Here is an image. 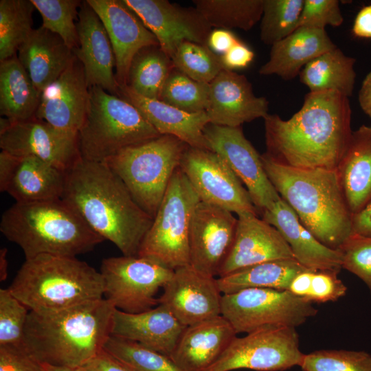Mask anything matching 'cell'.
<instances>
[{"label": "cell", "instance_id": "cell-14", "mask_svg": "<svg viewBox=\"0 0 371 371\" xmlns=\"http://www.w3.org/2000/svg\"><path fill=\"white\" fill-rule=\"evenodd\" d=\"M204 136L210 150L218 154L244 184L251 199L262 212L281 198L269 180L261 159L240 127L208 124Z\"/></svg>", "mask_w": 371, "mask_h": 371}, {"label": "cell", "instance_id": "cell-51", "mask_svg": "<svg viewBox=\"0 0 371 371\" xmlns=\"http://www.w3.org/2000/svg\"><path fill=\"white\" fill-rule=\"evenodd\" d=\"M80 368L85 371H133L126 364L104 350Z\"/></svg>", "mask_w": 371, "mask_h": 371}, {"label": "cell", "instance_id": "cell-21", "mask_svg": "<svg viewBox=\"0 0 371 371\" xmlns=\"http://www.w3.org/2000/svg\"><path fill=\"white\" fill-rule=\"evenodd\" d=\"M209 100L205 113L210 124L240 127L245 122L265 118L269 102L256 96L246 76L223 69L209 84Z\"/></svg>", "mask_w": 371, "mask_h": 371}, {"label": "cell", "instance_id": "cell-26", "mask_svg": "<svg viewBox=\"0 0 371 371\" xmlns=\"http://www.w3.org/2000/svg\"><path fill=\"white\" fill-rule=\"evenodd\" d=\"M187 326L164 306L139 313L115 309L112 335L170 357Z\"/></svg>", "mask_w": 371, "mask_h": 371}, {"label": "cell", "instance_id": "cell-32", "mask_svg": "<svg viewBox=\"0 0 371 371\" xmlns=\"http://www.w3.org/2000/svg\"><path fill=\"white\" fill-rule=\"evenodd\" d=\"M41 93L16 55L0 62V113L12 122L34 117Z\"/></svg>", "mask_w": 371, "mask_h": 371}, {"label": "cell", "instance_id": "cell-1", "mask_svg": "<svg viewBox=\"0 0 371 371\" xmlns=\"http://www.w3.org/2000/svg\"><path fill=\"white\" fill-rule=\"evenodd\" d=\"M351 114L348 97L309 91L289 120L269 113L264 118L265 154L291 167L337 170L353 132Z\"/></svg>", "mask_w": 371, "mask_h": 371}, {"label": "cell", "instance_id": "cell-45", "mask_svg": "<svg viewBox=\"0 0 371 371\" xmlns=\"http://www.w3.org/2000/svg\"><path fill=\"white\" fill-rule=\"evenodd\" d=\"M339 249L342 254V269L359 278L371 295V237L352 233Z\"/></svg>", "mask_w": 371, "mask_h": 371}, {"label": "cell", "instance_id": "cell-7", "mask_svg": "<svg viewBox=\"0 0 371 371\" xmlns=\"http://www.w3.org/2000/svg\"><path fill=\"white\" fill-rule=\"evenodd\" d=\"M159 135L131 103L101 87L89 88L87 112L77 134L82 159L103 162L125 148Z\"/></svg>", "mask_w": 371, "mask_h": 371}, {"label": "cell", "instance_id": "cell-25", "mask_svg": "<svg viewBox=\"0 0 371 371\" xmlns=\"http://www.w3.org/2000/svg\"><path fill=\"white\" fill-rule=\"evenodd\" d=\"M261 213L262 218L280 232L291 249L295 259L301 265L314 271L339 273L342 269L341 251L320 243L282 199L271 209Z\"/></svg>", "mask_w": 371, "mask_h": 371}, {"label": "cell", "instance_id": "cell-4", "mask_svg": "<svg viewBox=\"0 0 371 371\" xmlns=\"http://www.w3.org/2000/svg\"><path fill=\"white\" fill-rule=\"evenodd\" d=\"M265 172L300 222L325 246L339 249L352 233V213L337 170L303 169L261 155Z\"/></svg>", "mask_w": 371, "mask_h": 371}, {"label": "cell", "instance_id": "cell-40", "mask_svg": "<svg viewBox=\"0 0 371 371\" xmlns=\"http://www.w3.org/2000/svg\"><path fill=\"white\" fill-rule=\"evenodd\" d=\"M210 86L196 81L175 68L169 75L159 100L190 113L205 112Z\"/></svg>", "mask_w": 371, "mask_h": 371}, {"label": "cell", "instance_id": "cell-30", "mask_svg": "<svg viewBox=\"0 0 371 371\" xmlns=\"http://www.w3.org/2000/svg\"><path fill=\"white\" fill-rule=\"evenodd\" d=\"M17 52L18 59L41 93L76 57L60 37L42 26L33 29Z\"/></svg>", "mask_w": 371, "mask_h": 371}, {"label": "cell", "instance_id": "cell-6", "mask_svg": "<svg viewBox=\"0 0 371 371\" xmlns=\"http://www.w3.org/2000/svg\"><path fill=\"white\" fill-rule=\"evenodd\" d=\"M8 289L36 313L58 311L104 298L100 271L76 257L49 254L26 259Z\"/></svg>", "mask_w": 371, "mask_h": 371}, {"label": "cell", "instance_id": "cell-24", "mask_svg": "<svg viewBox=\"0 0 371 371\" xmlns=\"http://www.w3.org/2000/svg\"><path fill=\"white\" fill-rule=\"evenodd\" d=\"M234 240L218 277L267 261L295 258L288 243L273 225L257 215L238 216Z\"/></svg>", "mask_w": 371, "mask_h": 371}, {"label": "cell", "instance_id": "cell-5", "mask_svg": "<svg viewBox=\"0 0 371 371\" xmlns=\"http://www.w3.org/2000/svg\"><path fill=\"white\" fill-rule=\"evenodd\" d=\"M0 231L21 247L25 260L43 254L76 257L104 240L62 199L15 202L3 213Z\"/></svg>", "mask_w": 371, "mask_h": 371}, {"label": "cell", "instance_id": "cell-19", "mask_svg": "<svg viewBox=\"0 0 371 371\" xmlns=\"http://www.w3.org/2000/svg\"><path fill=\"white\" fill-rule=\"evenodd\" d=\"M86 1L106 29L115 55L116 80L120 87L125 86L134 56L146 47L159 45L158 41L124 0Z\"/></svg>", "mask_w": 371, "mask_h": 371}, {"label": "cell", "instance_id": "cell-53", "mask_svg": "<svg viewBox=\"0 0 371 371\" xmlns=\"http://www.w3.org/2000/svg\"><path fill=\"white\" fill-rule=\"evenodd\" d=\"M352 31L355 36L371 38V4L363 7L359 11Z\"/></svg>", "mask_w": 371, "mask_h": 371}, {"label": "cell", "instance_id": "cell-29", "mask_svg": "<svg viewBox=\"0 0 371 371\" xmlns=\"http://www.w3.org/2000/svg\"><path fill=\"white\" fill-rule=\"evenodd\" d=\"M336 47L325 30L299 27L271 45L269 58L260 68L259 74L292 80L312 60Z\"/></svg>", "mask_w": 371, "mask_h": 371}, {"label": "cell", "instance_id": "cell-38", "mask_svg": "<svg viewBox=\"0 0 371 371\" xmlns=\"http://www.w3.org/2000/svg\"><path fill=\"white\" fill-rule=\"evenodd\" d=\"M303 4L304 0H263L261 41L271 46L298 28Z\"/></svg>", "mask_w": 371, "mask_h": 371}, {"label": "cell", "instance_id": "cell-46", "mask_svg": "<svg viewBox=\"0 0 371 371\" xmlns=\"http://www.w3.org/2000/svg\"><path fill=\"white\" fill-rule=\"evenodd\" d=\"M344 17L337 0H304L299 27L325 30L328 25L339 27Z\"/></svg>", "mask_w": 371, "mask_h": 371}, {"label": "cell", "instance_id": "cell-43", "mask_svg": "<svg viewBox=\"0 0 371 371\" xmlns=\"http://www.w3.org/2000/svg\"><path fill=\"white\" fill-rule=\"evenodd\" d=\"M302 371H371V355L365 351L321 350L305 354Z\"/></svg>", "mask_w": 371, "mask_h": 371}, {"label": "cell", "instance_id": "cell-41", "mask_svg": "<svg viewBox=\"0 0 371 371\" xmlns=\"http://www.w3.org/2000/svg\"><path fill=\"white\" fill-rule=\"evenodd\" d=\"M43 19L42 27L58 35L72 50L78 46V0H30Z\"/></svg>", "mask_w": 371, "mask_h": 371}, {"label": "cell", "instance_id": "cell-18", "mask_svg": "<svg viewBox=\"0 0 371 371\" xmlns=\"http://www.w3.org/2000/svg\"><path fill=\"white\" fill-rule=\"evenodd\" d=\"M162 289L159 304L186 326L221 315L223 293L216 278L205 276L190 265L175 269Z\"/></svg>", "mask_w": 371, "mask_h": 371}, {"label": "cell", "instance_id": "cell-47", "mask_svg": "<svg viewBox=\"0 0 371 371\" xmlns=\"http://www.w3.org/2000/svg\"><path fill=\"white\" fill-rule=\"evenodd\" d=\"M335 272L316 271L314 272L310 293L306 299L312 303L335 302L344 296L346 286L338 278Z\"/></svg>", "mask_w": 371, "mask_h": 371}, {"label": "cell", "instance_id": "cell-11", "mask_svg": "<svg viewBox=\"0 0 371 371\" xmlns=\"http://www.w3.org/2000/svg\"><path fill=\"white\" fill-rule=\"evenodd\" d=\"M100 272L104 296L116 309L139 313L159 304L156 294L171 278L174 270L139 256L102 260Z\"/></svg>", "mask_w": 371, "mask_h": 371}, {"label": "cell", "instance_id": "cell-20", "mask_svg": "<svg viewBox=\"0 0 371 371\" xmlns=\"http://www.w3.org/2000/svg\"><path fill=\"white\" fill-rule=\"evenodd\" d=\"M65 172L34 156L0 153V191L18 203L61 199Z\"/></svg>", "mask_w": 371, "mask_h": 371}, {"label": "cell", "instance_id": "cell-37", "mask_svg": "<svg viewBox=\"0 0 371 371\" xmlns=\"http://www.w3.org/2000/svg\"><path fill=\"white\" fill-rule=\"evenodd\" d=\"M30 0L0 1V62L16 55L32 29Z\"/></svg>", "mask_w": 371, "mask_h": 371}, {"label": "cell", "instance_id": "cell-48", "mask_svg": "<svg viewBox=\"0 0 371 371\" xmlns=\"http://www.w3.org/2000/svg\"><path fill=\"white\" fill-rule=\"evenodd\" d=\"M0 371H43L22 345H0Z\"/></svg>", "mask_w": 371, "mask_h": 371}, {"label": "cell", "instance_id": "cell-10", "mask_svg": "<svg viewBox=\"0 0 371 371\" xmlns=\"http://www.w3.org/2000/svg\"><path fill=\"white\" fill-rule=\"evenodd\" d=\"M317 313L313 303L289 291L248 288L223 294L221 315L236 334L265 328H296Z\"/></svg>", "mask_w": 371, "mask_h": 371}, {"label": "cell", "instance_id": "cell-54", "mask_svg": "<svg viewBox=\"0 0 371 371\" xmlns=\"http://www.w3.org/2000/svg\"><path fill=\"white\" fill-rule=\"evenodd\" d=\"M315 271H316L308 269L298 273L291 282L288 291L296 296L306 299L311 291Z\"/></svg>", "mask_w": 371, "mask_h": 371}, {"label": "cell", "instance_id": "cell-16", "mask_svg": "<svg viewBox=\"0 0 371 371\" xmlns=\"http://www.w3.org/2000/svg\"><path fill=\"white\" fill-rule=\"evenodd\" d=\"M0 148L16 156H34L65 172L80 158L77 133L61 131L45 121L10 122L0 131Z\"/></svg>", "mask_w": 371, "mask_h": 371}, {"label": "cell", "instance_id": "cell-35", "mask_svg": "<svg viewBox=\"0 0 371 371\" xmlns=\"http://www.w3.org/2000/svg\"><path fill=\"white\" fill-rule=\"evenodd\" d=\"M174 68L171 58L159 45L146 47L134 56L126 85L143 97L159 100L164 86Z\"/></svg>", "mask_w": 371, "mask_h": 371}, {"label": "cell", "instance_id": "cell-2", "mask_svg": "<svg viewBox=\"0 0 371 371\" xmlns=\"http://www.w3.org/2000/svg\"><path fill=\"white\" fill-rule=\"evenodd\" d=\"M62 199L96 234L124 256H138L153 218L135 201L120 178L104 162L81 157L65 172Z\"/></svg>", "mask_w": 371, "mask_h": 371}, {"label": "cell", "instance_id": "cell-39", "mask_svg": "<svg viewBox=\"0 0 371 371\" xmlns=\"http://www.w3.org/2000/svg\"><path fill=\"white\" fill-rule=\"evenodd\" d=\"M170 58L176 69L201 82L210 84L223 69L221 57L207 45L185 41Z\"/></svg>", "mask_w": 371, "mask_h": 371}, {"label": "cell", "instance_id": "cell-31", "mask_svg": "<svg viewBox=\"0 0 371 371\" xmlns=\"http://www.w3.org/2000/svg\"><path fill=\"white\" fill-rule=\"evenodd\" d=\"M337 171L349 210L357 213L371 200V125L352 132Z\"/></svg>", "mask_w": 371, "mask_h": 371}, {"label": "cell", "instance_id": "cell-36", "mask_svg": "<svg viewBox=\"0 0 371 371\" xmlns=\"http://www.w3.org/2000/svg\"><path fill=\"white\" fill-rule=\"evenodd\" d=\"M194 8L212 28L244 31L260 21L263 0H194Z\"/></svg>", "mask_w": 371, "mask_h": 371}, {"label": "cell", "instance_id": "cell-57", "mask_svg": "<svg viewBox=\"0 0 371 371\" xmlns=\"http://www.w3.org/2000/svg\"><path fill=\"white\" fill-rule=\"evenodd\" d=\"M43 371H85L82 368H68L41 363Z\"/></svg>", "mask_w": 371, "mask_h": 371}, {"label": "cell", "instance_id": "cell-22", "mask_svg": "<svg viewBox=\"0 0 371 371\" xmlns=\"http://www.w3.org/2000/svg\"><path fill=\"white\" fill-rule=\"evenodd\" d=\"M89 98L83 67L75 57L60 76L41 92L34 117L61 131L78 134Z\"/></svg>", "mask_w": 371, "mask_h": 371}, {"label": "cell", "instance_id": "cell-56", "mask_svg": "<svg viewBox=\"0 0 371 371\" xmlns=\"http://www.w3.org/2000/svg\"><path fill=\"white\" fill-rule=\"evenodd\" d=\"M8 249L5 247L0 250V280H5L8 276V262L7 259Z\"/></svg>", "mask_w": 371, "mask_h": 371}, {"label": "cell", "instance_id": "cell-17", "mask_svg": "<svg viewBox=\"0 0 371 371\" xmlns=\"http://www.w3.org/2000/svg\"><path fill=\"white\" fill-rule=\"evenodd\" d=\"M124 1L155 36L170 58L185 41L206 45L212 28L194 7H183L167 0Z\"/></svg>", "mask_w": 371, "mask_h": 371}, {"label": "cell", "instance_id": "cell-13", "mask_svg": "<svg viewBox=\"0 0 371 371\" xmlns=\"http://www.w3.org/2000/svg\"><path fill=\"white\" fill-rule=\"evenodd\" d=\"M179 168L200 201L237 216L257 215L249 192L226 162L216 153L188 146Z\"/></svg>", "mask_w": 371, "mask_h": 371}, {"label": "cell", "instance_id": "cell-8", "mask_svg": "<svg viewBox=\"0 0 371 371\" xmlns=\"http://www.w3.org/2000/svg\"><path fill=\"white\" fill-rule=\"evenodd\" d=\"M188 146L174 136L162 135L125 148L103 162L124 182L136 203L154 218Z\"/></svg>", "mask_w": 371, "mask_h": 371}, {"label": "cell", "instance_id": "cell-49", "mask_svg": "<svg viewBox=\"0 0 371 371\" xmlns=\"http://www.w3.org/2000/svg\"><path fill=\"white\" fill-rule=\"evenodd\" d=\"M220 57L223 69L233 71L247 67L254 60V53L240 41Z\"/></svg>", "mask_w": 371, "mask_h": 371}, {"label": "cell", "instance_id": "cell-50", "mask_svg": "<svg viewBox=\"0 0 371 371\" xmlns=\"http://www.w3.org/2000/svg\"><path fill=\"white\" fill-rule=\"evenodd\" d=\"M240 40L229 30L212 28L206 42L207 46L216 55L221 56Z\"/></svg>", "mask_w": 371, "mask_h": 371}, {"label": "cell", "instance_id": "cell-28", "mask_svg": "<svg viewBox=\"0 0 371 371\" xmlns=\"http://www.w3.org/2000/svg\"><path fill=\"white\" fill-rule=\"evenodd\" d=\"M119 97L134 105L160 135H172L190 147L210 150L204 136L210 124L205 112H185L159 100L143 97L127 85L120 87Z\"/></svg>", "mask_w": 371, "mask_h": 371}, {"label": "cell", "instance_id": "cell-33", "mask_svg": "<svg viewBox=\"0 0 371 371\" xmlns=\"http://www.w3.org/2000/svg\"><path fill=\"white\" fill-rule=\"evenodd\" d=\"M355 61L337 47L305 65L299 74L300 82L310 92L335 91L349 98L355 86Z\"/></svg>", "mask_w": 371, "mask_h": 371}, {"label": "cell", "instance_id": "cell-52", "mask_svg": "<svg viewBox=\"0 0 371 371\" xmlns=\"http://www.w3.org/2000/svg\"><path fill=\"white\" fill-rule=\"evenodd\" d=\"M352 232L371 237V200L361 210L352 214Z\"/></svg>", "mask_w": 371, "mask_h": 371}, {"label": "cell", "instance_id": "cell-34", "mask_svg": "<svg viewBox=\"0 0 371 371\" xmlns=\"http://www.w3.org/2000/svg\"><path fill=\"white\" fill-rule=\"evenodd\" d=\"M295 258L267 261L216 278L223 294L248 288H265L288 291L292 280L308 270Z\"/></svg>", "mask_w": 371, "mask_h": 371}, {"label": "cell", "instance_id": "cell-3", "mask_svg": "<svg viewBox=\"0 0 371 371\" xmlns=\"http://www.w3.org/2000/svg\"><path fill=\"white\" fill-rule=\"evenodd\" d=\"M115 309L102 298L58 311H30L22 346L40 363L82 367L104 350Z\"/></svg>", "mask_w": 371, "mask_h": 371}, {"label": "cell", "instance_id": "cell-42", "mask_svg": "<svg viewBox=\"0 0 371 371\" xmlns=\"http://www.w3.org/2000/svg\"><path fill=\"white\" fill-rule=\"evenodd\" d=\"M104 350L133 371H184L170 357L113 335L109 337Z\"/></svg>", "mask_w": 371, "mask_h": 371}, {"label": "cell", "instance_id": "cell-12", "mask_svg": "<svg viewBox=\"0 0 371 371\" xmlns=\"http://www.w3.org/2000/svg\"><path fill=\"white\" fill-rule=\"evenodd\" d=\"M304 355L300 349L296 328L269 327L242 337L236 336L220 358L205 371H283L300 366Z\"/></svg>", "mask_w": 371, "mask_h": 371}, {"label": "cell", "instance_id": "cell-15", "mask_svg": "<svg viewBox=\"0 0 371 371\" xmlns=\"http://www.w3.org/2000/svg\"><path fill=\"white\" fill-rule=\"evenodd\" d=\"M238 218L233 213L199 201L189 229V265L211 277L219 270L232 247Z\"/></svg>", "mask_w": 371, "mask_h": 371}, {"label": "cell", "instance_id": "cell-9", "mask_svg": "<svg viewBox=\"0 0 371 371\" xmlns=\"http://www.w3.org/2000/svg\"><path fill=\"white\" fill-rule=\"evenodd\" d=\"M200 199L179 167L146 234L138 256L175 270L189 265V229Z\"/></svg>", "mask_w": 371, "mask_h": 371}, {"label": "cell", "instance_id": "cell-55", "mask_svg": "<svg viewBox=\"0 0 371 371\" xmlns=\"http://www.w3.org/2000/svg\"><path fill=\"white\" fill-rule=\"evenodd\" d=\"M359 102L363 112L371 118V71L366 75L361 84Z\"/></svg>", "mask_w": 371, "mask_h": 371}, {"label": "cell", "instance_id": "cell-27", "mask_svg": "<svg viewBox=\"0 0 371 371\" xmlns=\"http://www.w3.org/2000/svg\"><path fill=\"white\" fill-rule=\"evenodd\" d=\"M236 336L231 324L219 315L187 326L170 357L184 371H205Z\"/></svg>", "mask_w": 371, "mask_h": 371}, {"label": "cell", "instance_id": "cell-23", "mask_svg": "<svg viewBox=\"0 0 371 371\" xmlns=\"http://www.w3.org/2000/svg\"><path fill=\"white\" fill-rule=\"evenodd\" d=\"M76 26L78 46L73 52L83 67L88 87H99L119 96L120 86L113 72L115 58L109 37L87 1L80 7Z\"/></svg>", "mask_w": 371, "mask_h": 371}, {"label": "cell", "instance_id": "cell-44", "mask_svg": "<svg viewBox=\"0 0 371 371\" xmlns=\"http://www.w3.org/2000/svg\"><path fill=\"white\" fill-rule=\"evenodd\" d=\"M29 312L8 288L0 289V345H22Z\"/></svg>", "mask_w": 371, "mask_h": 371}]
</instances>
